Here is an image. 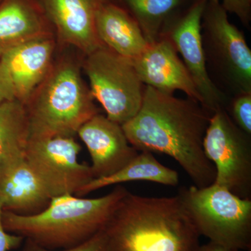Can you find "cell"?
I'll list each match as a JSON object with an SVG mask.
<instances>
[{
    "instance_id": "obj_12",
    "label": "cell",
    "mask_w": 251,
    "mask_h": 251,
    "mask_svg": "<svg viewBox=\"0 0 251 251\" xmlns=\"http://www.w3.org/2000/svg\"><path fill=\"white\" fill-rule=\"evenodd\" d=\"M132 63L145 86L172 95L176 91H181L188 98L202 105V99L192 77L168 39L161 38L150 44L146 50Z\"/></svg>"
},
{
    "instance_id": "obj_24",
    "label": "cell",
    "mask_w": 251,
    "mask_h": 251,
    "mask_svg": "<svg viewBox=\"0 0 251 251\" xmlns=\"http://www.w3.org/2000/svg\"><path fill=\"white\" fill-rule=\"evenodd\" d=\"M3 198L0 196V251H10L21 247L25 239L21 236L8 232L2 224Z\"/></svg>"
},
{
    "instance_id": "obj_11",
    "label": "cell",
    "mask_w": 251,
    "mask_h": 251,
    "mask_svg": "<svg viewBox=\"0 0 251 251\" xmlns=\"http://www.w3.org/2000/svg\"><path fill=\"white\" fill-rule=\"evenodd\" d=\"M77 135L90 153L94 179L115 174L139 153L127 140L122 125L100 113L86 122Z\"/></svg>"
},
{
    "instance_id": "obj_16",
    "label": "cell",
    "mask_w": 251,
    "mask_h": 251,
    "mask_svg": "<svg viewBox=\"0 0 251 251\" xmlns=\"http://www.w3.org/2000/svg\"><path fill=\"white\" fill-rule=\"evenodd\" d=\"M47 19L33 0H4L0 4V57L27 41L52 34Z\"/></svg>"
},
{
    "instance_id": "obj_14",
    "label": "cell",
    "mask_w": 251,
    "mask_h": 251,
    "mask_svg": "<svg viewBox=\"0 0 251 251\" xmlns=\"http://www.w3.org/2000/svg\"><path fill=\"white\" fill-rule=\"evenodd\" d=\"M102 0H41L46 17L59 39L85 55L103 46L97 36L95 16Z\"/></svg>"
},
{
    "instance_id": "obj_15",
    "label": "cell",
    "mask_w": 251,
    "mask_h": 251,
    "mask_svg": "<svg viewBox=\"0 0 251 251\" xmlns=\"http://www.w3.org/2000/svg\"><path fill=\"white\" fill-rule=\"evenodd\" d=\"M95 27L102 45L131 62L150 45L128 9L111 0H102L99 4Z\"/></svg>"
},
{
    "instance_id": "obj_25",
    "label": "cell",
    "mask_w": 251,
    "mask_h": 251,
    "mask_svg": "<svg viewBox=\"0 0 251 251\" xmlns=\"http://www.w3.org/2000/svg\"><path fill=\"white\" fill-rule=\"evenodd\" d=\"M14 99V86L6 69L0 62V106L5 102Z\"/></svg>"
},
{
    "instance_id": "obj_17",
    "label": "cell",
    "mask_w": 251,
    "mask_h": 251,
    "mask_svg": "<svg viewBox=\"0 0 251 251\" xmlns=\"http://www.w3.org/2000/svg\"><path fill=\"white\" fill-rule=\"evenodd\" d=\"M0 196L3 198V210L21 216L42 212L52 200L25 158L18 163L1 180Z\"/></svg>"
},
{
    "instance_id": "obj_21",
    "label": "cell",
    "mask_w": 251,
    "mask_h": 251,
    "mask_svg": "<svg viewBox=\"0 0 251 251\" xmlns=\"http://www.w3.org/2000/svg\"><path fill=\"white\" fill-rule=\"evenodd\" d=\"M226 110L238 128L251 135V92L232 97Z\"/></svg>"
},
{
    "instance_id": "obj_19",
    "label": "cell",
    "mask_w": 251,
    "mask_h": 251,
    "mask_svg": "<svg viewBox=\"0 0 251 251\" xmlns=\"http://www.w3.org/2000/svg\"><path fill=\"white\" fill-rule=\"evenodd\" d=\"M134 181H151L166 186H176L179 184V179L177 172L161 164L153 156V153L139 151L126 166L115 174L92 179L82 186L75 196L83 197L100 188Z\"/></svg>"
},
{
    "instance_id": "obj_2",
    "label": "cell",
    "mask_w": 251,
    "mask_h": 251,
    "mask_svg": "<svg viewBox=\"0 0 251 251\" xmlns=\"http://www.w3.org/2000/svg\"><path fill=\"white\" fill-rule=\"evenodd\" d=\"M108 251H198L200 235L179 196L128 191L103 229Z\"/></svg>"
},
{
    "instance_id": "obj_6",
    "label": "cell",
    "mask_w": 251,
    "mask_h": 251,
    "mask_svg": "<svg viewBox=\"0 0 251 251\" xmlns=\"http://www.w3.org/2000/svg\"><path fill=\"white\" fill-rule=\"evenodd\" d=\"M177 196L200 235L227 249L251 250V199L215 184L181 188Z\"/></svg>"
},
{
    "instance_id": "obj_10",
    "label": "cell",
    "mask_w": 251,
    "mask_h": 251,
    "mask_svg": "<svg viewBox=\"0 0 251 251\" xmlns=\"http://www.w3.org/2000/svg\"><path fill=\"white\" fill-rule=\"evenodd\" d=\"M206 1L194 0L167 25L161 38L171 41L181 56L202 99V106L211 115L219 109H227L230 98L216 87L206 69L201 34Z\"/></svg>"
},
{
    "instance_id": "obj_8",
    "label": "cell",
    "mask_w": 251,
    "mask_h": 251,
    "mask_svg": "<svg viewBox=\"0 0 251 251\" xmlns=\"http://www.w3.org/2000/svg\"><path fill=\"white\" fill-rule=\"evenodd\" d=\"M251 136L221 108L211 115L203 142L206 158L215 168L214 184L245 199H251Z\"/></svg>"
},
{
    "instance_id": "obj_22",
    "label": "cell",
    "mask_w": 251,
    "mask_h": 251,
    "mask_svg": "<svg viewBox=\"0 0 251 251\" xmlns=\"http://www.w3.org/2000/svg\"><path fill=\"white\" fill-rule=\"evenodd\" d=\"M22 251H108V249L105 234L102 229L99 233L83 244L77 247L63 250H50L38 245L29 239H25Z\"/></svg>"
},
{
    "instance_id": "obj_7",
    "label": "cell",
    "mask_w": 251,
    "mask_h": 251,
    "mask_svg": "<svg viewBox=\"0 0 251 251\" xmlns=\"http://www.w3.org/2000/svg\"><path fill=\"white\" fill-rule=\"evenodd\" d=\"M82 67L92 96L109 120L122 125L138 113L145 85L131 61L102 46L85 55Z\"/></svg>"
},
{
    "instance_id": "obj_9",
    "label": "cell",
    "mask_w": 251,
    "mask_h": 251,
    "mask_svg": "<svg viewBox=\"0 0 251 251\" xmlns=\"http://www.w3.org/2000/svg\"><path fill=\"white\" fill-rule=\"evenodd\" d=\"M75 137L29 136L26 161L51 198L75 195L94 179L91 166L80 163Z\"/></svg>"
},
{
    "instance_id": "obj_5",
    "label": "cell",
    "mask_w": 251,
    "mask_h": 251,
    "mask_svg": "<svg viewBox=\"0 0 251 251\" xmlns=\"http://www.w3.org/2000/svg\"><path fill=\"white\" fill-rule=\"evenodd\" d=\"M227 14L221 0H207L201 34L209 77L231 99L251 92V50L244 33Z\"/></svg>"
},
{
    "instance_id": "obj_26",
    "label": "cell",
    "mask_w": 251,
    "mask_h": 251,
    "mask_svg": "<svg viewBox=\"0 0 251 251\" xmlns=\"http://www.w3.org/2000/svg\"><path fill=\"white\" fill-rule=\"evenodd\" d=\"M198 251H244L239 250H234V249H227L221 247V246L217 245V244H214V243L210 242L208 244H204V245L201 246Z\"/></svg>"
},
{
    "instance_id": "obj_3",
    "label": "cell",
    "mask_w": 251,
    "mask_h": 251,
    "mask_svg": "<svg viewBox=\"0 0 251 251\" xmlns=\"http://www.w3.org/2000/svg\"><path fill=\"white\" fill-rule=\"evenodd\" d=\"M128 190L117 185L111 192L97 198L75 195L52 198L39 214L21 216L2 211V224L10 233L29 239L50 250L77 247L105 227L114 209Z\"/></svg>"
},
{
    "instance_id": "obj_23",
    "label": "cell",
    "mask_w": 251,
    "mask_h": 251,
    "mask_svg": "<svg viewBox=\"0 0 251 251\" xmlns=\"http://www.w3.org/2000/svg\"><path fill=\"white\" fill-rule=\"evenodd\" d=\"M221 2L227 13L235 15L246 27H250L251 0H221Z\"/></svg>"
},
{
    "instance_id": "obj_1",
    "label": "cell",
    "mask_w": 251,
    "mask_h": 251,
    "mask_svg": "<svg viewBox=\"0 0 251 251\" xmlns=\"http://www.w3.org/2000/svg\"><path fill=\"white\" fill-rule=\"evenodd\" d=\"M211 115L199 102L145 86L139 111L122 125L127 140L138 151L161 153L174 158L194 186L214 184L216 170L204 153V135Z\"/></svg>"
},
{
    "instance_id": "obj_13",
    "label": "cell",
    "mask_w": 251,
    "mask_h": 251,
    "mask_svg": "<svg viewBox=\"0 0 251 251\" xmlns=\"http://www.w3.org/2000/svg\"><path fill=\"white\" fill-rule=\"evenodd\" d=\"M55 48L53 35L25 43L0 57L14 86L15 97L23 105L52 67Z\"/></svg>"
},
{
    "instance_id": "obj_4",
    "label": "cell",
    "mask_w": 251,
    "mask_h": 251,
    "mask_svg": "<svg viewBox=\"0 0 251 251\" xmlns=\"http://www.w3.org/2000/svg\"><path fill=\"white\" fill-rule=\"evenodd\" d=\"M25 106L32 137H75L86 122L100 113L78 67L65 59L53 63Z\"/></svg>"
},
{
    "instance_id": "obj_20",
    "label": "cell",
    "mask_w": 251,
    "mask_h": 251,
    "mask_svg": "<svg viewBox=\"0 0 251 251\" xmlns=\"http://www.w3.org/2000/svg\"><path fill=\"white\" fill-rule=\"evenodd\" d=\"M194 0H123L149 44L161 39L162 32L173 18Z\"/></svg>"
},
{
    "instance_id": "obj_18",
    "label": "cell",
    "mask_w": 251,
    "mask_h": 251,
    "mask_svg": "<svg viewBox=\"0 0 251 251\" xmlns=\"http://www.w3.org/2000/svg\"><path fill=\"white\" fill-rule=\"evenodd\" d=\"M30 136L25 106L16 99L0 106V182L25 158Z\"/></svg>"
}]
</instances>
